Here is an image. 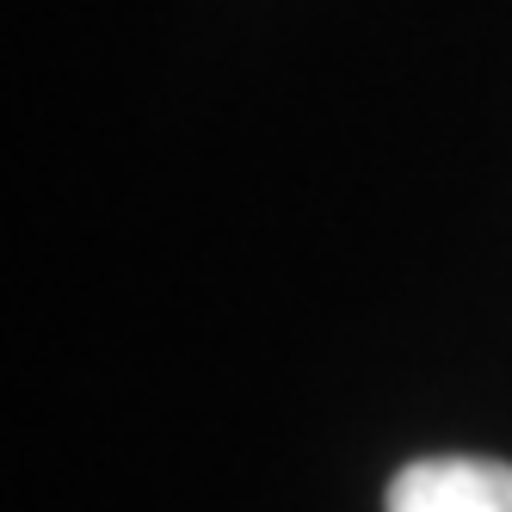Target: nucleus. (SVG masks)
<instances>
[{
  "instance_id": "nucleus-1",
  "label": "nucleus",
  "mask_w": 512,
  "mask_h": 512,
  "mask_svg": "<svg viewBox=\"0 0 512 512\" xmlns=\"http://www.w3.org/2000/svg\"><path fill=\"white\" fill-rule=\"evenodd\" d=\"M383 512H512V463L420 457L389 482Z\"/></svg>"
}]
</instances>
